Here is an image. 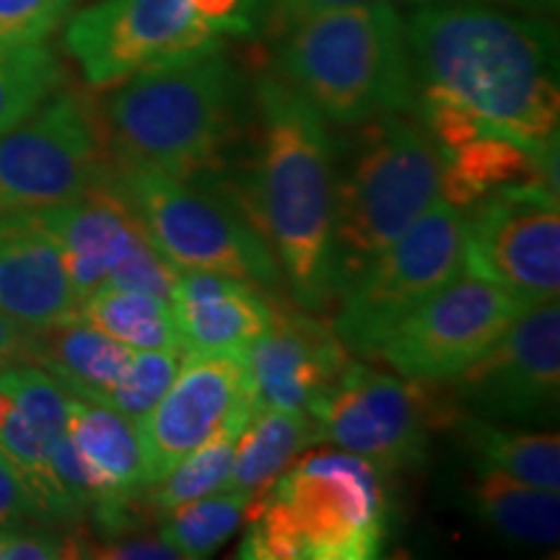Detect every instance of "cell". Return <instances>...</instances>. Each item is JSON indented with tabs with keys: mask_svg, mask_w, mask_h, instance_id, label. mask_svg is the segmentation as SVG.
Wrapping results in <instances>:
<instances>
[{
	"mask_svg": "<svg viewBox=\"0 0 560 560\" xmlns=\"http://www.w3.org/2000/svg\"><path fill=\"white\" fill-rule=\"evenodd\" d=\"M465 446L475 454V465L493 467L509 478L529 486L560 490V439L558 433H529L499 429L486 418L465 416L454 420Z\"/></svg>",
	"mask_w": 560,
	"mask_h": 560,
	"instance_id": "25",
	"label": "cell"
},
{
	"mask_svg": "<svg viewBox=\"0 0 560 560\" xmlns=\"http://www.w3.org/2000/svg\"><path fill=\"white\" fill-rule=\"evenodd\" d=\"M558 156L540 159L501 136H475L441 156V195L454 208H470L511 185L545 182L558 190Z\"/></svg>",
	"mask_w": 560,
	"mask_h": 560,
	"instance_id": "21",
	"label": "cell"
},
{
	"mask_svg": "<svg viewBox=\"0 0 560 560\" xmlns=\"http://www.w3.org/2000/svg\"><path fill=\"white\" fill-rule=\"evenodd\" d=\"M0 389L11 397L37 436L50 446L68 433L70 392L32 361L0 369Z\"/></svg>",
	"mask_w": 560,
	"mask_h": 560,
	"instance_id": "30",
	"label": "cell"
},
{
	"mask_svg": "<svg viewBox=\"0 0 560 560\" xmlns=\"http://www.w3.org/2000/svg\"><path fill=\"white\" fill-rule=\"evenodd\" d=\"M30 335L32 330H26L19 322H13L9 314L0 312V369L11 366V363L26 361V353H30Z\"/></svg>",
	"mask_w": 560,
	"mask_h": 560,
	"instance_id": "38",
	"label": "cell"
},
{
	"mask_svg": "<svg viewBox=\"0 0 560 560\" xmlns=\"http://www.w3.org/2000/svg\"><path fill=\"white\" fill-rule=\"evenodd\" d=\"M459 412L441 382L405 380L353 361L310 408L319 444L359 454L382 470L420 465L431 431L452 425Z\"/></svg>",
	"mask_w": 560,
	"mask_h": 560,
	"instance_id": "10",
	"label": "cell"
},
{
	"mask_svg": "<svg viewBox=\"0 0 560 560\" xmlns=\"http://www.w3.org/2000/svg\"><path fill=\"white\" fill-rule=\"evenodd\" d=\"M32 213L60 247L79 304L104 289L112 270L149 240L128 202L112 190L107 179L81 198Z\"/></svg>",
	"mask_w": 560,
	"mask_h": 560,
	"instance_id": "17",
	"label": "cell"
},
{
	"mask_svg": "<svg viewBox=\"0 0 560 560\" xmlns=\"http://www.w3.org/2000/svg\"><path fill=\"white\" fill-rule=\"evenodd\" d=\"M3 540H5V529H0V552H3Z\"/></svg>",
	"mask_w": 560,
	"mask_h": 560,
	"instance_id": "40",
	"label": "cell"
},
{
	"mask_svg": "<svg viewBox=\"0 0 560 560\" xmlns=\"http://www.w3.org/2000/svg\"><path fill=\"white\" fill-rule=\"evenodd\" d=\"M179 371L177 350H132L120 382L109 389L104 405L138 423L153 410Z\"/></svg>",
	"mask_w": 560,
	"mask_h": 560,
	"instance_id": "31",
	"label": "cell"
},
{
	"mask_svg": "<svg viewBox=\"0 0 560 560\" xmlns=\"http://www.w3.org/2000/svg\"><path fill=\"white\" fill-rule=\"evenodd\" d=\"M247 560H371L389 532L384 470L359 454L304 452L249 501Z\"/></svg>",
	"mask_w": 560,
	"mask_h": 560,
	"instance_id": "4",
	"label": "cell"
},
{
	"mask_svg": "<svg viewBox=\"0 0 560 560\" xmlns=\"http://www.w3.org/2000/svg\"><path fill=\"white\" fill-rule=\"evenodd\" d=\"M81 550H89L86 556L94 558H115V560H174L179 558L177 550L161 537L143 535H120L107 537L102 542H83Z\"/></svg>",
	"mask_w": 560,
	"mask_h": 560,
	"instance_id": "36",
	"label": "cell"
},
{
	"mask_svg": "<svg viewBox=\"0 0 560 560\" xmlns=\"http://www.w3.org/2000/svg\"><path fill=\"white\" fill-rule=\"evenodd\" d=\"M79 314L132 350H179L170 299L100 289L81 301Z\"/></svg>",
	"mask_w": 560,
	"mask_h": 560,
	"instance_id": "26",
	"label": "cell"
},
{
	"mask_svg": "<svg viewBox=\"0 0 560 560\" xmlns=\"http://www.w3.org/2000/svg\"><path fill=\"white\" fill-rule=\"evenodd\" d=\"M249 389L257 408L306 412L350 363L332 325L301 312L272 310L268 332L247 350Z\"/></svg>",
	"mask_w": 560,
	"mask_h": 560,
	"instance_id": "16",
	"label": "cell"
},
{
	"mask_svg": "<svg viewBox=\"0 0 560 560\" xmlns=\"http://www.w3.org/2000/svg\"><path fill=\"white\" fill-rule=\"evenodd\" d=\"M73 0H0V42H42L66 21Z\"/></svg>",
	"mask_w": 560,
	"mask_h": 560,
	"instance_id": "32",
	"label": "cell"
},
{
	"mask_svg": "<svg viewBox=\"0 0 560 560\" xmlns=\"http://www.w3.org/2000/svg\"><path fill=\"white\" fill-rule=\"evenodd\" d=\"M278 75L346 128L416 104L408 21L392 3L314 13L280 34Z\"/></svg>",
	"mask_w": 560,
	"mask_h": 560,
	"instance_id": "5",
	"label": "cell"
},
{
	"mask_svg": "<svg viewBox=\"0 0 560 560\" xmlns=\"http://www.w3.org/2000/svg\"><path fill=\"white\" fill-rule=\"evenodd\" d=\"M416 100L465 112L488 136L558 156V39L542 19L433 3L408 21Z\"/></svg>",
	"mask_w": 560,
	"mask_h": 560,
	"instance_id": "1",
	"label": "cell"
},
{
	"mask_svg": "<svg viewBox=\"0 0 560 560\" xmlns=\"http://www.w3.org/2000/svg\"><path fill=\"white\" fill-rule=\"evenodd\" d=\"M369 3H395V0H262V9L268 13L272 32L283 34L299 21L314 16V13Z\"/></svg>",
	"mask_w": 560,
	"mask_h": 560,
	"instance_id": "37",
	"label": "cell"
},
{
	"mask_svg": "<svg viewBox=\"0 0 560 560\" xmlns=\"http://www.w3.org/2000/svg\"><path fill=\"white\" fill-rule=\"evenodd\" d=\"M467 506L488 529L524 548H556L560 537L558 490L509 478L493 467L475 465Z\"/></svg>",
	"mask_w": 560,
	"mask_h": 560,
	"instance_id": "22",
	"label": "cell"
},
{
	"mask_svg": "<svg viewBox=\"0 0 560 560\" xmlns=\"http://www.w3.org/2000/svg\"><path fill=\"white\" fill-rule=\"evenodd\" d=\"M255 410L257 408H244L234 412L213 436H208L198 450H192L185 459L177 462V467L164 480L145 488L143 495L149 506L156 514H164V511L177 509L182 503L226 488L231 465H234L236 441H240V433Z\"/></svg>",
	"mask_w": 560,
	"mask_h": 560,
	"instance_id": "27",
	"label": "cell"
},
{
	"mask_svg": "<svg viewBox=\"0 0 560 560\" xmlns=\"http://www.w3.org/2000/svg\"><path fill=\"white\" fill-rule=\"evenodd\" d=\"M249 495L219 490L159 514V537L177 550L179 558H208L236 535L249 509Z\"/></svg>",
	"mask_w": 560,
	"mask_h": 560,
	"instance_id": "28",
	"label": "cell"
},
{
	"mask_svg": "<svg viewBox=\"0 0 560 560\" xmlns=\"http://www.w3.org/2000/svg\"><path fill=\"white\" fill-rule=\"evenodd\" d=\"M26 524H47L26 493L16 470L0 457V529H19Z\"/></svg>",
	"mask_w": 560,
	"mask_h": 560,
	"instance_id": "35",
	"label": "cell"
},
{
	"mask_svg": "<svg viewBox=\"0 0 560 560\" xmlns=\"http://www.w3.org/2000/svg\"><path fill=\"white\" fill-rule=\"evenodd\" d=\"M314 444H319V433L312 416L257 408L236 441L234 465L223 490L257 499Z\"/></svg>",
	"mask_w": 560,
	"mask_h": 560,
	"instance_id": "23",
	"label": "cell"
},
{
	"mask_svg": "<svg viewBox=\"0 0 560 560\" xmlns=\"http://www.w3.org/2000/svg\"><path fill=\"white\" fill-rule=\"evenodd\" d=\"M100 125L107 166H145L210 185L240 122V75L221 50L115 83Z\"/></svg>",
	"mask_w": 560,
	"mask_h": 560,
	"instance_id": "3",
	"label": "cell"
},
{
	"mask_svg": "<svg viewBox=\"0 0 560 560\" xmlns=\"http://www.w3.org/2000/svg\"><path fill=\"white\" fill-rule=\"evenodd\" d=\"M68 436L91 467L109 482L117 493L136 495L145 490L143 452L138 429L122 412L102 402L68 400Z\"/></svg>",
	"mask_w": 560,
	"mask_h": 560,
	"instance_id": "24",
	"label": "cell"
},
{
	"mask_svg": "<svg viewBox=\"0 0 560 560\" xmlns=\"http://www.w3.org/2000/svg\"><path fill=\"white\" fill-rule=\"evenodd\" d=\"M73 556V540H66L52 529H37L34 524L19 529H5L3 552L5 560H52Z\"/></svg>",
	"mask_w": 560,
	"mask_h": 560,
	"instance_id": "34",
	"label": "cell"
},
{
	"mask_svg": "<svg viewBox=\"0 0 560 560\" xmlns=\"http://www.w3.org/2000/svg\"><path fill=\"white\" fill-rule=\"evenodd\" d=\"M174 280H177V270L159 255L151 240H145L132 255L125 257V260L112 270L104 289L140 291L153 293V296L161 299H170Z\"/></svg>",
	"mask_w": 560,
	"mask_h": 560,
	"instance_id": "33",
	"label": "cell"
},
{
	"mask_svg": "<svg viewBox=\"0 0 560 560\" xmlns=\"http://www.w3.org/2000/svg\"><path fill=\"white\" fill-rule=\"evenodd\" d=\"M511 293L472 272H462L425 299L387 335L374 359L405 380L452 382L501 338L520 317Z\"/></svg>",
	"mask_w": 560,
	"mask_h": 560,
	"instance_id": "13",
	"label": "cell"
},
{
	"mask_svg": "<svg viewBox=\"0 0 560 560\" xmlns=\"http://www.w3.org/2000/svg\"><path fill=\"white\" fill-rule=\"evenodd\" d=\"M465 268L511 293L522 310L560 291L558 190L545 182L511 185L480 198L465 215Z\"/></svg>",
	"mask_w": 560,
	"mask_h": 560,
	"instance_id": "12",
	"label": "cell"
},
{
	"mask_svg": "<svg viewBox=\"0 0 560 560\" xmlns=\"http://www.w3.org/2000/svg\"><path fill=\"white\" fill-rule=\"evenodd\" d=\"M465 213L439 198L340 293L332 330L348 353L374 359L400 322L467 272Z\"/></svg>",
	"mask_w": 560,
	"mask_h": 560,
	"instance_id": "9",
	"label": "cell"
},
{
	"mask_svg": "<svg viewBox=\"0 0 560 560\" xmlns=\"http://www.w3.org/2000/svg\"><path fill=\"white\" fill-rule=\"evenodd\" d=\"M170 304L185 353L247 355L268 332L276 310L260 285L202 270H177Z\"/></svg>",
	"mask_w": 560,
	"mask_h": 560,
	"instance_id": "18",
	"label": "cell"
},
{
	"mask_svg": "<svg viewBox=\"0 0 560 560\" xmlns=\"http://www.w3.org/2000/svg\"><path fill=\"white\" fill-rule=\"evenodd\" d=\"M62 83V68L42 42H0V132L37 112Z\"/></svg>",
	"mask_w": 560,
	"mask_h": 560,
	"instance_id": "29",
	"label": "cell"
},
{
	"mask_svg": "<svg viewBox=\"0 0 560 560\" xmlns=\"http://www.w3.org/2000/svg\"><path fill=\"white\" fill-rule=\"evenodd\" d=\"M244 408H257L244 355L187 353L164 397L136 423L145 488L164 480L177 462Z\"/></svg>",
	"mask_w": 560,
	"mask_h": 560,
	"instance_id": "15",
	"label": "cell"
},
{
	"mask_svg": "<svg viewBox=\"0 0 560 560\" xmlns=\"http://www.w3.org/2000/svg\"><path fill=\"white\" fill-rule=\"evenodd\" d=\"M503 3L509 5H516V9H540V11H548V9H556L558 0H503Z\"/></svg>",
	"mask_w": 560,
	"mask_h": 560,
	"instance_id": "39",
	"label": "cell"
},
{
	"mask_svg": "<svg viewBox=\"0 0 560 560\" xmlns=\"http://www.w3.org/2000/svg\"><path fill=\"white\" fill-rule=\"evenodd\" d=\"M107 185L128 202L145 236L174 270L231 276L276 289L280 268L240 206L215 187L145 166H107Z\"/></svg>",
	"mask_w": 560,
	"mask_h": 560,
	"instance_id": "8",
	"label": "cell"
},
{
	"mask_svg": "<svg viewBox=\"0 0 560 560\" xmlns=\"http://www.w3.org/2000/svg\"><path fill=\"white\" fill-rule=\"evenodd\" d=\"M260 13L262 0H100L68 21L66 50L89 86L107 89L249 37Z\"/></svg>",
	"mask_w": 560,
	"mask_h": 560,
	"instance_id": "7",
	"label": "cell"
},
{
	"mask_svg": "<svg viewBox=\"0 0 560 560\" xmlns=\"http://www.w3.org/2000/svg\"><path fill=\"white\" fill-rule=\"evenodd\" d=\"M255 104V161L231 200L268 242L293 301L322 312L335 301V140L325 117L280 75H262Z\"/></svg>",
	"mask_w": 560,
	"mask_h": 560,
	"instance_id": "2",
	"label": "cell"
},
{
	"mask_svg": "<svg viewBox=\"0 0 560 560\" xmlns=\"http://www.w3.org/2000/svg\"><path fill=\"white\" fill-rule=\"evenodd\" d=\"M462 405L486 420L550 423L560 405V306L520 312L478 361L452 380Z\"/></svg>",
	"mask_w": 560,
	"mask_h": 560,
	"instance_id": "14",
	"label": "cell"
},
{
	"mask_svg": "<svg viewBox=\"0 0 560 560\" xmlns=\"http://www.w3.org/2000/svg\"><path fill=\"white\" fill-rule=\"evenodd\" d=\"M335 143V299L441 198V153L418 120L384 115Z\"/></svg>",
	"mask_w": 560,
	"mask_h": 560,
	"instance_id": "6",
	"label": "cell"
},
{
	"mask_svg": "<svg viewBox=\"0 0 560 560\" xmlns=\"http://www.w3.org/2000/svg\"><path fill=\"white\" fill-rule=\"evenodd\" d=\"M0 312L32 332L79 314L60 247L32 210L0 213Z\"/></svg>",
	"mask_w": 560,
	"mask_h": 560,
	"instance_id": "19",
	"label": "cell"
},
{
	"mask_svg": "<svg viewBox=\"0 0 560 560\" xmlns=\"http://www.w3.org/2000/svg\"><path fill=\"white\" fill-rule=\"evenodd\" d=\"M104 177L100 125L79 96L52 94L24 122L0 132V213L70 202Z\"/></svg>",
	"mask_w": 560,
	"mask_h": 560,
	"instance_id": "11",
	"label": "cell"
},
{
	"mask_svg": "<svg viewBox=\"0 0 560 560\" xmlns=\"http://www.w3.org/2000/svg\"><path fill=\"white\" fill-rule=\"evenodd\" d=\"M132 348L109 338L81 314L30 335L26 361L37 363L70 395L102 402L128 369Z\"/></svg>",
	"mask_w": 560,
	"mask_h": 560,
	"instance_id": "20",
	"label": "cell"
}]
</instances>
